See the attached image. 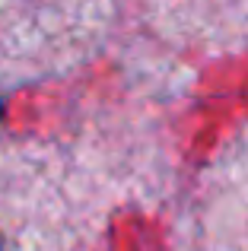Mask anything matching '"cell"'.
I'll return each mask as SVG.
<instances>
[{
	"mask_svg": "<svg viewBox=\"0 0 248 251\" xmlns=\"http://www.w3.org/2000/svg\"><path fill=\"white\" fill-rule=\"evenodd\" d=\"M153 188L121 150L0 137V251H102L115 203Z\"/></svg>",
	"mask_w": 248,
	"mask_h": 251,
	"instance_id": "cell-1",
	"label": "cell"
},
{
	"mask_svg": "<svg viewBox=\"0 0 248 251\" xmlns=\"http://www.w3.org/2000/svg\"><path fill=\"white\" fill-rule=\"evenodd\" d=\"M115 16V0H0V86L42 83L86 64Z\"/></svg>",
	"mask_w": 248,
	"mask_h": 251,
	"instance_id": "cell-2",
	"label": "cell"
},
{
	"mask_svg": "<svg viewBox=\"0 0 248 251\" xmlns=\"http://www.w3.org/2000/svg\"><path fill=\"white\" fill-rule=\"evenodd\" d=\"M175 251H248V124L198 175L175 226Z\"/></svg>",
	"mask_w": 248,
	"mask_h": 251,
	"instance_id": "cell-3",
	"label": "cell"
}]
</instances>
